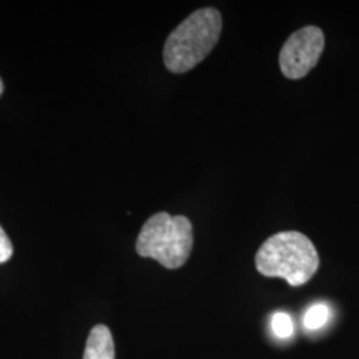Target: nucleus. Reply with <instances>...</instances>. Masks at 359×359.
Returning <instances> with one entry per match:
<instances>
[{"mask_svg": "<svg viewBox=\"0 0 359 359\" xmlns=\"http://www.w3.org/2000/svg\"><path fill=\"white\" fill-rule=\"evenodd\" d=\"M83 359H115V344L111 330L96 325L90 330Z\"/></svg>", "mask_w": 359, "mask_h": 359, "instance_id": "5", "label": "nucleus"}, {"mask_svg": "<svg viewBox=\"0 0 359 359\" xmlns=\"http://www.w3.org/2000/svg\"><path fill=\"white\" fill-rule=\"evenodd\" d=\"M193 226L185 216L156 213L142 225L136 241L139 256L154 258L167 269H179L191 256Z\"/></svg>", "mask_w": 359, "mask_h": 359, "instance_id": "3", "label": "nucleus"}, {"mask_svg": "<svg viewBox=\"0 0 359 359\" xmlns=\"http://www.w3.org/2000/svg\"><path fill=\"white\" fill-rule=\"evenodd\" d=\"M1 93H3V81L0 79V96H1Z\"/></svg>", "mask_w": 359, "mask_h": 359, "instance_id": "9", "label": "nucleus"}, {"mask_svg": "<svg viewBox=\"0 0 359 359\" xmlns=\"http://www.w3.org/2000/svg\"><path fill=\"white\" fill-rule=\"evenodd\" d=\"M13 255V248L8 236L0 226V264L7 262Z\"/></svg>", "mask_w": 359, "mask_h": 359, "instance_id": "8", "label": "nucleus"}, {"mask_svg": "<svg viewBox=\"0 0 359 359\" xmlns=\"http://www.w3.org/2000/svg\"><path fill=\"white\" fill-rule=\"evenodd\" d=\"M262 276L281 277L290 286L310 281L320 268V256L310 238L299 231H280L269 237L256 255Z\"/></svg>", "mask_w": 359, "mask_h": 359, "instance_id": "1", "label": "nucleus"}, {"mask_svg": "<svg viewBox=\"0 0 359 359\" xmlns=\"http://www.w3.org/2000/svg\"><path fill=\"white\" fill-rule=\"evenodd\" d=\"M222 31L217 8L205 7L189 15L168 36L164 63L173 74H184L201 63L213 50Z\"/></svg>", "mask_w": 359, "mask_h": 359, "instance_id": "2", "label": "nucleus"}, {"mask_svg": "<svg viewBox=\"0 0 359 359\" xmlns=\"http://www.w3.org/2000/svg\"><path fill=\"white\" fill-rule=\"evenodd\" d=\"M330 320V309L325 304H316L308 309L304 317V326L306 330H318Z\"/></svg>", "mask_w": 359, "mask_h": 359, "instance_id": "6", "label": "nucleus"}, {"mask_svg": "<svg viewBox=\"0 0 359 359\" xmlns=\"http://www.w3.org/2000/svg\"><path fill=\"white\" fill-rule=\"evenodd\" d=\"M271 330L278 338H289L294 332L292 317L286 313H276L271 318Z\"/></svg>", "mask_w": 359, "mask_h": 359, "instance_id": "7", "label": "nucleus"}, {"mask_svg": "<svg viewBox=\"0 0 359 359\" xmlns=\"http://www.w3.org/2000/svg\"><path fill=\"white\" fill-rule=\"evenodd\" d=\"M325 47L321 28L306 26L290 35L280 52V67L283 75L292 80L306 76L317 65Z\"/></svg>", "mask_w": 359, "mask_h": 359, "instance_id": "4", "label": "nucleus"}]
</instances>
